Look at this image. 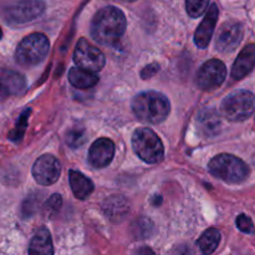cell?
<instances>
[{
	"label": "cell",
	"instance_id": "cell-1",
	"mask_svg": "<svg viewBox=\"0 0 255 255\" xmlns=\"http://www.w3.org/2000/svg\"><path fill=\"white\" fill-rule=\"evenodd\" d=\"M127 20L124 11L116 6H106L95 14L91 21L92 39L105 46H116L126 31Z\"/></svg>",
	"mask_w": 255,
	"mask_h": 255
},
{
	"label": "cell",
	"instance_id": "cell-2",
	"mask_svg": "<svg viewBox=\"0 0 255 255\" xmlns=\"http://www.w3.org/2000/svg\"><path fill=\"white\" fill-rule=\"evenodd\" d=\"M132 111L139 121L157 125L167 119L171 111V104L159 92L144 91L132 100Z\"/></svg>",
	"mask_w": 255,
	"mask_h": 255
},
{
	"label": "cell",
	"instance_id": "cell-3",
	"mask_svg": "<svg viewBox=\"0 0 255 255\" xmlns=\"http://www.w3.org/2000/svg\"><path fill=\"white\" fill-rule=\"evenodd\" d=\"M211 174L229 184H238L249 176V167L243 159L233 154L222 153L213 157L208 164Z\"/></svg>",
	"mask_w": 255,
	"mask_h": 255
},
{
	"label": "cell",
	"instance_id": "cell-4",
	"mask_svg": "<svg viewBox=\"0 0 255 255\" xmlns=\"http://www.w3.org/2000/svg\"><path fill=\"white\" fill-rule=\"evenodd\" d=\"M50 50V41L46 35L34 32L20 41L15 51V60L20 66L31 67L44 61Z\"/></svg>",
	"mask_w": 255,
	"mask_h": 255
},
{
	"label": "cell",
	"instance_id": "cell-5",
	"mask_svg": "<svg viewBox=\"0 0 255 255\" xmlns=\"http://www.w3.org/2000/svg\"><path fill=\"white\" fill-rule=\"evenodd\" d=\"M132 148L146 163L154 164L163 159L164 148L161 138L151 128H137L132 134Z\"/></svg>",
	"mask_w": 255,
	"mask_h": 255
},
{
	"label": "cell",
	"instance_id": "cell-6",
	"mask_svg": "<svg viewBox=\"0 0 255 255\" xmlns=\"http://www.w3.org/2000/svg\"><path fill=\"white\" fill-rule=\"evenodd\" d=\"M221 114L231 122H242L252 116L255 111V96L248 90H238L223 100Z\"/></svg>",
	"mask_w": 255,
	"mask_h": 255
},
{
	"label": "cell",
	"instance_id": "cell-7",
	"mask_svg": "<svg viewBox=\"0 0 255 255\" xmlns=\"http://www.w3.org/2000/svg\"><path fill=\"white\" fill-rule=\"evenodd\" d=\"M45 11L42 0H20L4 9V20L7 25L19 26L34 21Z\"/></svg>",
	"mask_w": 255,
	"mask_h": 255
},
{
	"label": "cell",
	"instance_id": "cell-8",
	"mask_svg": "<svg viewBox=\"0 0 255 255\" xmlns=\"http://www.w3.org/2000/svg\"><path fill=\"white\" fill-rule=\"evenodd\" d=\"M74 61L77 67L96 74L97 71L104 69L106 60L101 50L90 44L86 39H80L75 47Z\"/></svg>",
	"mask_w": 255,
	"mask_h": 255
},
{
	"label": "cell",
	"instance_id": "cell-9",
	"mask_svg": "<svg viewBox=\"0 0 255 255\" xmlns=\"http://www.w3.org/2000/svg\"><path fill=\"white\" fill-rule=\"evenodd\" d=\"M227 77V67L221 60L212 59L202 65L197 74V85L203 91L218 89Z\"/></svg>",
	"mask_w": 255,
	"mask_h": 255
},
{
	"label": "cell",
	"instance_id": "cell-10",
	"mask_svg": "<svg viewBox=\"0 0 255 255\" xmlns=\"http://www.w3.org/2000/svg\"><path fill=\"white\" fill-rule=\"evenodd\" d=\"M61 173V164L51 154L39 157L32 167V176L41 186H51L59 179Z\"/></svg>",
	"mask_w": 255,
	"mask_h": 255
},
{
	"label": "cell",
	"instance_id": "cell-11",
	"mask_svg": "<svg viewBox=\"0 0 255 255\" xmlns=\"http://www.w3.org/2000/svg\"><path fill=\"white\" fill-rule=\"evenodd\" d=\"M243 25L238 21H227L219 27L216 39V47L218 51L227 54L238 47L243 39Z\"/></svg>",
	"mask_w": 255,
	"mask_h": 255
},
{
	"label": "cell",
	"instance_id": "cell-12",
	"mask_svg": "<svg viewBox=\"0 0 255 255\" xmlns=\"http://www.w3.org/2000/svg\"><path fill=\"white\" fill-rule=\"evenodd\" d=\"M115 156V144L110 138H99L91 144L89 162L94 168H105L111 163Z\"/></svg>",
	"mask_w": 255,
	"mask_h": 255
},
{
	"label": "cell",
	"instance_id": "cell-13",
	"mask_svg": "<svg viewBox=\"0 0 255 255\" xmlns=\"http://www.w3.org/2000/svg\"><path fill=\"white\" fill-rule=\"evenodd\" d=\"M218 6L216 4H212L204 19L202 20L201 25L196 30V34H194V42H196V45L199 49H206L209 45V42H211L217 21H218Z\"/></svg>",
	"mask_w": 255,
	"mask_h": 255
},
{
	"label": "cell",
	"instance_id": "cell-14",
	"mask_svg": "<svg viewBox=\"0 0 255 255\" xmlns=\"http://www.w3.org/2000/svg\"><path fill=\"white\" fill-rule=\"evenodd\" d=\"M255 67V45H247L241 54L238 55L234 61L233 69H232V77L236 80H242L251 74Z\"/></svg>",
	"mask_w": 255,
	"mask_h": 255
},
{
	"label": "cell",
	"instance_id": "cell-15",
	"mask_svg": "<svg viewBox=\"0 0 255 255\" xmlns=\"http://www.w3.org/2000/svg\"><path fill=\"white\" fill-rule=\"evenodd\" d=\"M1 86L5 95H21L26 90V80L19 72L2 70Z\"/></svg>",
	"mask_w": 255,
	"mask_h": 255
},
{
	"label": "cell",
	"instance_id": "cell-16",
	"mask_svg": "<svg viewBox=\"0 0 255 255\" xmlns=\"http://www.w3.org/2000/svg\"><path fill=\"white\" fill-rule=\"evenodd\" d=\"M69 182L71 186L72 193L77 199H86L94 192V182L87 178L85 174L77 171L69 172Z\"/></svg>",
	"mask_w": 255,
	"mask_h": 255
},
{
	"label": "cell",
	"instance_id": "cell-17",
	"mask_svg": "<svg viewBox=\"0 0 255 255\" xmlns=\"http://www.w3.org/2000/svg\"><path fill=\"white\" fill-rule=\"evenodd\" d=\"M198 127L207 137H213L219 133L222 122L219 115L213 109H206L198 115Z\"/></svg>",
	"mask_w": 255,
	"mask_h": 255
},
{
	"label": "cell",
	"instance_id": "cell-18",
	"mask_svg": "<svg viewBox=\"0 0 255 255\" xmlns=\"http://www.w3.org/2000/svg\"><path fill=\"white\" fill-rule=\"evenodd\" d=\"M29 255H54L51 236L46 228H41L32 237L29 246Z\"/></svg>",
	"mask_w": 255,
	"mask_h": 255
},
{
	"label": "cell",
	"instance_id": "cell-19",
	"mask_svg": "<svg viewBox=\"0 0 255 255\" xmlns=\"http://www.w3.org/2000/svg\"><path fill=\"white\" fill-rule=\"evenodd\" d=\"M69 81L76 89H91L99 82V76L95 72L87 71L81 67H72L69 72Z\"/></svg>",
	"mask_w": 255,
	"mask_h": 255
},
{
	"label": "cell",
	"instance_id": "cell-20",
	"mask_svg": "<svg viewBox=\"0 0 255 255\" xmlns=\"http://www.w3.org/2000/svg\"><path fill=\"white\" fill-rule=\"evenodd\" d=\"M219 243H221V232L216 228L207 229L197 242L203 255L213 254L218 248Z\"/></svg>",
	"mask_w": 255,
	"mask_h": 255
},
{
	"label": "cell",
	"instance_id": "cell-21",
	"mask_svg": "<svg viewBox=\"0 0 255 255\" xmlns=\"http://www.w3.org/2000/svg\"><path fill=\"white\" fill-rule=\"evenodd\" d=\"M86 141V134L82 127H72L66 133V143L72 148L82 146Z\"/></svg>",
	"mask_w": 255,
	"mask_h": 255
},
{
	"label": "cell",
	"instance_id": "cell-22",
	"mask_svg": "<svg viewBox=\"0 0 255 255\" xmlns=\"http://www.w3.org/2000/svg\"><path fill=\"white\" fill-rule=\"evenodd\" d=\"M209 0H186L187 12L191 17H199L208 9Z\"/></svg>",
	"mask_w": 255,
	"mask_h": 255
},
{
	"label": "cell",
	"instance_id": "cell-23",
	"mask_svg": "<svg viewBox=\"0 0 255 255\" xmlns=\"http://www.w3.org/2000/svg\"><path fill=\"white\" fill-rule=\"evenodd\" d=\"M107 203H109V207H105V212L109 217H121L122 213L125 214V212L119 211V207L126 206V202L125 199H122V197H116V199H109Z\"/></svg>",
	"mask_w": 255,
	"mask_h": 255
},
{
	"label": "cell",
	"instance_id": "cell-24",
	"mask_svg": "<svg viewBox=\"0 0 255 255\" xmlns=\"http://www.w3.org/2000/svg\"><path fill=\"white\" fill-rule=\"evenodd\" d=\"M61 197L59 194H54L51 196V198L47 199L46 203L44 204V212L47 217H52L55 213L59 212V209L61 208Z\"/></svg>",
	"mask_w": 255,
	"mask_h": 255
},
{
	"label": "cell",
	"instance_id": "cell-25",
	"mask_svg": "<svg viewBox=\"0 0 255 255\" xmlns=\"http://www.w3.org/2000/svg\"><path fill=\"white\" fill-rule=\"evenodd\" d=\"M237 227L239 228V231H242L243 233L247 234H253L254 233V224L252 222V219L249 218L246 214H241V216L237 217Z\"/></svg>",
	"mask_w": 255,
	"mask_h": 255
},
{
	"label": "cell",
	"instance_id": "cell-26",
	"mask_svg": "<svg viewBox=\"0 0 255 255\" xmlns=\"http://www.w3.org/2000/svg\"><path fill=\"white\" fill-rule=\"evenodd\" d=\"M29 114H30V110H26V111L22 114V116L20 117L19 122H17V125H16V129H15V131L12 132V133L9 136V137H11L12 141H17V139H21L22 133L20 132V129H21L22 132L25 131V127H26V121H27V115H29Z\"/></svg>",
	"mask_w": 255,
	"mask_h": 255
},
{
	"label": "cell",
	"instance_id": "cell-27",
	"mask_svg": "<svg viewBox=\"0 0 255 255\" xmlns=\"http://www.w3.org/2000/svg\"><path fill=\"white\" fill-rule=\"evenodd\" d=\"M37 202V197H34V196H29L27 197L26 201L24 202V204H22V216L24 217H29V216H32V214L35 213V211H36V207L37 204H35Z\"/></svg>",
	"mask_w": 255,
	"mask_h": 255
},
{
	"label": "cell",
	"instance_id": "cell-28",
	"mask_svg": "<svg viewBox=\"0 0 255 255\" xmlns=\"http://www.w3.org/2000/svg\"><path fill=\"white\" fill-rule=\"evenodd\" d=\"M158 71H159V65L154 62V64L147 65V66L142 70L141 76L143 77V79H149V77L154 76Z\"/></svg>",
	"mask_w": 255,
	"mask_h": 255
},
{
	"label": "cell",
	"instance_id": "cell-29",
	"mask_svg": "<svg viewBox=\"0 0 255 255\" xmlns=\"http://www.w3.org/2000/svg\"><path fill=\"white\" fill-rule=\"evenodd\" d=\"M133 255H156L154 252L152 251L148 247H142V248H138L136 252H134Z\"/></svg>",
	"mask_w": 255,
	"mask_h": 255
},
{
	"label": "cell",
	"instance_id": "cell-30",
	"mask_svg": "<svg viewBox=\"0 0 255 255\" xmlns=\"http://www.w3.org/2000/svg\"><path fill=\"white\" fill-rule=\"evenodd\" d=\"M122 1H125V2H133V1H136V0H122Z\"/></svg>",
	"mask_w": 255,
	"mask_h": 255
}]
</instances>
